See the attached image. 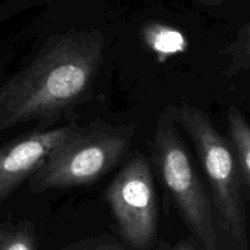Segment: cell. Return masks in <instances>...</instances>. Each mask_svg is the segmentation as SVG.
Returning <instances> with one entry per match:
<instances>
[{
	"instance_id": "cell-1",
	"label": "cell",
	"mask_w": 250,
	"mask_h": 250,
	"mask_svg": "<svg viewBox=\"0 0 250 250\" xmlns=\"http://www.w3.org/2000/svg\"><path fill=\"white\" fill-rule=\"evenodd\" d=\"M100 31L50 36L27 65L0 83V135L86 102L104 58Z\"/></svg>"
},
{
	"instance_id": "cell-2",
	"label": "cell",
	"mask_w": 250,
	"mask_h": 250,
	"mask_svg": "<svg viewBox=\"0 0 250 250\" xmlns=\"http://www.w3.org/2000/svg\"><path fill=\"white\" fill-rule=\"evenodd\" d=\"M178 124L195 145L212 194L213 208L233 250H250L247 213L242 190V175L232 147L216 129L206 113L183 102L173 107Z\"/></svg>"
},
{
	"instance_id": "cell-3",
	"label": "cell",
	"mask_w": 250,
	"mask_h": 250,
	"mask_svg": "<svg viewBox=\"0 0 250 250\" xmlns=\"http://www.w3.org/2000/svg\"><path fill=\"white\" fill-rule=\"evenodd\" d=\"M134 134V125L96 122L83 128L78 126L28 180L30 191L41 194L92 184L128 152Z\"/></svg>"
},
{
	"instance_id": "cell-4",
	"label": "cell",
	"mask_w": 250,
	"mask_h": 250,
	"mask_svg": "<svg viewBox=\"0 0 250 250\" xmlns=\"http://www.w3.org/2000/svg\"><path fill=\"white\" fill-rule=\"evenodd\" d=\"M177 124L173 107L161 113L153 133V158L189 229L204 249L218 250L212 204L204 190Z\"/></svg>"
},
{
	"instance_id": "cell-5",
	"label": "cell",
	"mask_w": 250,
	"mask_h": 250,
	"mask_svg": "<svg viewBox=\"0 0 250 250\" xmlns=\"http://www.w3.org/2000/svg\"><path fill=\"white\" fill-rule=\"evenodd\" d=\"M105 198L125 239L136 248L147 247L157 229V199L152 172L143 155L118 172Z\"/></svg>"
},
{
	"instance_id": "cell-6",
	"label": "cell",
	"mask_w": 250,
	"mask_h": 250,
	"mask_svg": "<svg viewBox=\"0 0 250 250\" xmlns=\"http://www.w3.org/2000/svg\"><path fill=\"white\" fill-rule=\"evenodd\" d=\"M76 128V124H69L32 131L0 145V205L36 174L50 153Z\"/></svg>"
},
{
	"instance_id": "cell-7",
	"label": "cell",
	"mask_w": 250,
	"mask_h": 250,
	"mask_svg": "<svg viewBox=\"0 0 250 250\" xmlns=\"http://www.w3.org/2000/svg\"><path fill=\"white\" fill-rule=\"evenodd\" d=\"M143 36L146 45L155 53L160 62H166L175 55L183 54L189 45L184 33L160 22L147 23L144 27Z\"/></svg>"
},
{
	"instance_id": "cell-8",
	"label": "cell",
	"mask_w": 250,
	"mask_h": 250,
	"mask_svg": "<svg viewBox=\"0 0 250 250\" xmlns=\"http://www.w3.org/2000/svg\"><path fill=\"white\" fill-rule=\"evenodd\" d=\"M228 130L232 147L242 179L250 188V124L235 105H230L227 113Z\"/></svg>"
},
{
	"instance_id": "cell-9",
	"label": "cell",
	"mask_w": 250,
	"mask_h": 250,
	"mask_svg": "<svg viewBox=\"0 0 250 250\" xmlns=\"http://www.w3.org/2000/svg\"><path fill=\"white\" fill-rule=\"evenodd\" d=\"M222 55L226 58V78L232 79L250 70V20L237 33L234 40L225 47Z\"/></svg>"
},
{
	"instance_id": "cell-10",
	"label": "cell",
	"mask_w": 250,
	"mask_h": 250,
	"mask_svg": "<svg viewBox=\"0 0 250 250\" xmlns=\"http://www.w3.org/2000/svg\"><path fill=\"white\" fill-rule=\"evenodd\" d=\"M0 250H37L32 223L28 221L0 222Z\"/></svg>"
},
{
	"instance_id": "cell-11",
	"label": "cell",
	"mask_w": 250,
	"mask_h": 250,
	"mask_svg": "<svg viewBox=\"0 0 250 250\" xmlns=\"http://www.w3.org/2000/svg\"><path fill=\"white\" fill-rule=\"evenodd\" d=\"M50 1L53 0H6L5 3L0 5V23L5 22L6 20L22 11L50 3Z\"/></svg>"
},
{
	"instance_id": "cell-12",
	"label": "cell",
	"mask_w": 250,
	"mask_h": 250,
	"mask_svg": "<svg viewBox=\"0 0 250 250\" xmlns=\"http://www.w3.org/2000/svg\"><path fill=\"white\" fill-rule=\"evenodd\" d=\"M173 250H196V249L193 247V245L189 244V243H182V244L175 247Z\"/></svg>"
},
{
	"instance_id": "cell-13",
	"label": "cell",
	"mask_w": 250,
	"mask_h": 250,
	"mask_svg": "<svg viewBox=\"0 0 250 250\" xmlns=\"http://www.w3.org/2000/svg\"><path fill=\"white\" fill-rule=\"evenodd\" d=\"M200 3L205 4V5H217L222 0H199Z\"/></svg>"
},
{
	"instance_id": "cell-14",
	"label": "cell",
	"mask_w": 250,
	"mask_h": 250,
	"mask_svg": "<svg viewBox=\"0 0 250 250\" xmlns=\"http://www.w3.org/2000/svg\"><path fill=\"white\" fill-rule=\"evenodd\" d=\"M3 65H4V55L3 53H1V49H0V70H1Z\"/></svg>"
},
{
	"instance_id": "cell-15",
	"label": "cell",
	"mask_w": 250,
	"mask_h": 250,
	"mask_svg": "<svg viewBox=\"0 0 250 250\" xmlns=\"http://www.w3.org/2000/svg\"><path fill=\"white\" fill-rule=\"evenodd\" d=\"M102 250H117V249H102Z\"/></svg>"
}]
</instances>
